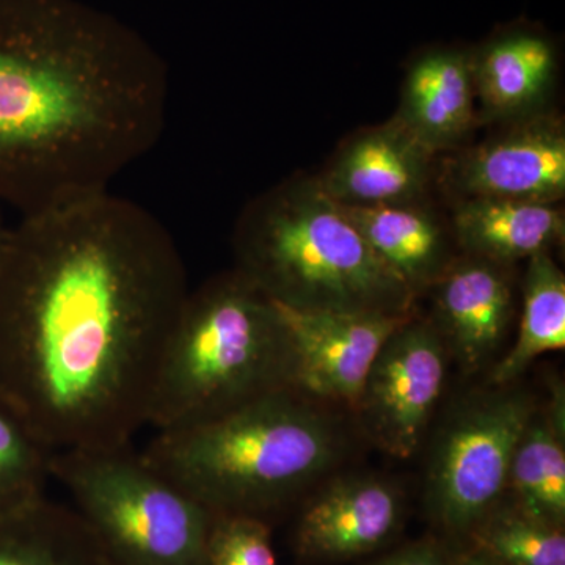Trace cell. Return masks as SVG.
<instances>
[{
	"label": "cell",
	"mask_w": 565,
	"mask_h": 565,
	"mask_svg": "<svg viewBox=\"0 0 565 565\" xmlns=\"http://www.w3.org/2000/svg\"><path fill=\"white\" fill-rule=\"evenodd\" d=\"M189 291L172 233L132 200L22 215L0 255V397L52 452L132 444Z\"/></svg>",
	"instance_id": "obj_1"
},
{
	"label": "cell",
	"mask_w": 565,
	"mask_h": 565,
	"mask_svg": "<svg viewBox=\"0 0 565 565\" xmlns=\"http://www.w3.org/2000/svg\"><path fill=\"white\" fill-rule=\"evenodd\" d=\"M170 74L85 0H0V202L21 215L109 192L167 125Z\"/></svg>",
	"instance_id": "obj_2"
},
{
	"label": "cell",
	"mask_w": 565,
	"mask_h": 565,
	"mask_svg": "<svg viewBox=\"0 0 565 565\" xmlns=\"http://www.w3.org/2000/svg\"><path fill=\"white\" fill-rule=\"evenodd\" d=\"M343 452V430L321 404L278 390L211 422L158 430L141 455L212 515L267 522Z\"/></svg>",
	"instance_id": "obj_3"
},
{
	"label": "cell",
	"mask_w": 565,
	"mask_h": 565,
	"mask_svg": "<svg viewBox=\"0 0 565 565\" xmlns=\"http://www.w3.org/2000/svg\"><path fill=\"white\" fill-rule=\"evenodd\" d=\"M233 252L237 273L294 310L415 313L418 296L316 177L297 174L252 200L234 226Z\"/></svg>",
	"instance_id": "obj_4"
},
{
	"label": "cell",
	"mask_w": 565,
	"mask_h": 565,
	"mask_svg": "<svg viewBox=\"0 0 565 565\" xmlns=\"http://www.w3.org/2000/svg\"><path fill=\"white\" fill-rule=\"evenodd\" d=\"M291 384L280 311L233 267L185 297L156 375L148 426L158 433L211 422Z\"/></svg>",
	"instance_id": "obj_5"
},
{
	"label": "cell",
	"mask_w": 565,
	"mask_h": 565,
	"mask_svg": "<svg viewBox=\"0 0 565 565\" xmlns=\"http://www.w3.org/2000/svg\"><path fill=\"white\" fill-rule=\"evenodd\" d=\"M51 476L114 565H206L214 515L132 444L52 452Z\"/></svg>",
	"instance_id": "obj_6"
},
{
	"label": "cell",
	"mask_w": 565,
	"mask_h": 565,
	"mask_svg": "<svg viewBox=\"0 0 565 565\" xmlns=\"http://www.w3.org/2000/svg\"><path fill=\"white\" fill-rule=\"evenodd\" d=\"M535 405L515 384L490 385L449 416L426 475L427 512L444 533L470 537L504 500L512 457Z\"/></svg>",
	"instance_id": "obj_7"
},
{
	"label": "cell",
	"mask_w": 565,
	"mask_h": 565,
	"mask_svg": "<svg viewBox=\"0 0 565 565\" xmlns=\"http://www.w3.org/2000/svg\"><path fill=\"white\" fill-rule=\"evenodd\" d=\"M449 360L427 318L412 315L390 334L352 411L371 444L396 459L416 455L444 396Z\"/></svg>",
	"instance_id": "obj_8"
},
{
	"label": "cell",
	"mask_w": 565,
	"mask_h": 565,
	"mask_svg": "<svg viewBox=\"0 0 565 565\" xmlns=\"http://www.w3.org/2000/svg\"><path fill=\"white\" fill-rule=\"evenodd\" d=\"M503 131L460 152L444 178L460 199L559 204L565 196V128L545 111L508 122Z\"/></svg>",
	"instance_id": "obj_9"
},
{
	"label": "cell",
	"mask_w": 565,
	"mask_h": 565,
	"mask_svg": "<svg viewBox=\"0 0 565 565\" xmlns=\"http://www.w3.org/2000/svg\"><path fill=\"white\" fill-rule=\"evenodd\" d=\"M275 305L291 344L294 392L351 411L390 334L415 315L302 311Z\"/></svg>",
	"instance_id": "obj_10"
},
{
	"label": "cell",
	"mask_w": 565,
	"mask_h": 565,
	"mask_svg": "<svg viewBox=\"0 0 565 565\" xmlns=\"http://www.w3.org/2000/svg\"><path fill=\"white\" fill-rule=\"evenodd\" d=\"M511 264L457 256L433 288L427 316L446 345L449 359L465 374H476L497 359L515 313Z\"/></svg>",
	"instance_id": "obj_11"
},
{
	"label": "cell",
	"mask_w": 565,
	"mask_h": 565,
	"mask_svg": "<svg viewBox=\"0 0 565 565\" xmlns=\"http://www.w3.org/2000/svg\"><path fill=\"white\" fill-rule=\"evenodd\" d=\"M403 520V493L393 482L341 476L305 503L294 544L303 559L316 563L353 559L388 544Z\"/></svg>",
	"instance_id": "obj_12"
},
{
	"label": "cell",
	"mask_w": 565,
	"mask_h": 565,
	"mask_svg": "<svg viewBox=\"0 0 565 565\" xmlns=\"http://www.w3.org/2000/svg\"><path fill=\"white\" fill-rule=\"evenodd\" d=\"M434 162V152L392 118L344 141L316 180L330 199L349 206L423 203Z\"/></svg>",
	"instance_id": "obj_13"
},
{
	"label": "cell",
	"mask_w": 565,
	"mask_h": 565,
	"mask_svg": "<svg viewBox=\"0 0 565 565\" xmlns=\"http://www.w3.org/2000/svg\"><path fill=\"white\" fill-rule=\"evenodd\" d=\"M471 65L482 118L511 122L541 111L555 84L559 47L544 29L515 22L471 47Z\"/></svg>",
	"instance_id": "obj_14"
},
{
	"label": "cell",
	"mask_w": 565,
	"mask_h": 565,
	"mask_svg": "<svg viewBox=\"0 0 565 565\" xmlns=\"http://www.w3.org/2000/svg\"><path fill=\"white\" fill-rule=\"evenodd\" d=\"M471 47L435 44L408 62L394 120L435 156L456 148L476 125Z\"/></svg>",
	"instance_id": "obj_15"
},
{
	"label": "cell",
	"mask_w": 565,
	"mask_h": 565,
	"mask_svg": "<svg viewBox=\"0 0 565 565\" xmlns=\"http://www.w3.org/2000/svg\"><path fill=\"white\" fill-rule=\"evenodd\" d=\"M338 204L370 247L418 297L429 291L456 262L451 230L448 232L423 203L394 206Z\"/></svg>",
	"instance_id": "obj_16"
},
{
	"label": "cell",
	"mask_w": 565,
	"mask_h": 565,
	"mask_svg": "<svg viewBox=\"0 0 565 565\" xmlns=\"http://www.w3.org/2000/svg\"><path fill=\"white\" fill-rule=\"evenodd\" d=\"M451 232L462 255L512 266L563 243L565 217L559 204L460 199Z\"/></svg>",
	"instance_id": "obj_17"
},
{
	"label": "cell",
	"mask_w": 565,
	"mask_h": 565,
	"mask_svg": "<svg viewBox=\"0 0 565 565\" xmlns=\"http://www.w3.org/2000/svg\"><path fill=\"white\" fill-rule=\"evenodd\" d=\"M512 503L552 525L565 522V397L556 385L548 403L535 405L516 444L509 471Z\"/></svg>",
	"instance_id": "obj_18"
},
{
	"label": "cell",
	"mask_w": 565,
	"mask_h": 565,
	"mask_svg": "<svg viewBox=\"0 0 565 565\" xmlns=\"http://www.w3.org/2000/svg\"><path fill=\"white\" fill-rule=\"evenodd\" d=\"M0 565H114L70 505L40 503L0 516Z\"/></svg>",
	"instance_id": "obj_19"
},
{
	"label": "cell",
	"mask_w": 565,
	"mask_h": 565,
	"mask_svg": "<svg viewBox=\"0 0 565 565\" xmlns=\"http://www.w3.org/2000/svg\"><path fill=\"white\" fill-rule=\"evenodd\" d=\"M523 308L512 348L490 367L489 385L515 384L546 352L565 348V277L552 252L526 259Z\"/></svg>",
	"instance_id": "obj_20"
},
{
	"label": "cell",
	"mask_w": 565,
	"mask_h": 565,
	"mask_svg": "<svg viewBox=\"0 0 565 565\" xmlns=\"http://www.w3.org/2000/svg\"><path fill=\"white\" fill-rule=\"evenodd\" d=\"M473 548L504 565H565L564 527L501 501L470 534Z\"/></svg>",
	"instance_id": "obj_21"
},
{
	"label": "cell",
	"mask_w": 565,
	"mask_h": 565,
	"mask_svg": "<svg viewBox=\"0 0 565 565\" xmlns=\"http://www.w3.org/2000/svg\"><path fill=\"white\" fill-rule=\"evenodd\" d=\"M52 451L0 397V516L17 514L46 498Z\"/></svg>",
	"instance_id": "obj_22"
},
{
	"label": "cell",
	"mask_w": 565,
	"mask_h": 565,
	"mask_svg": "<svg viewBox=\"0 0 565 565\" xmlns=\"http://www.w3.org/2000/svg\"><path fill=\"white\" fill-rule=\"evenodd\" d=\"M206 565H278L269 522L248 515L214 516Z\"/></svg>",
	"instance_id": "obj_23"
},
{
	"label": "cell",
	"mask_w": 565,
	"mask_h": 565,
	"mask_svg": "<svg viewBox=\"0 0 565 565\" xmlns=\"http://www.w3.org/2000/svg\"><path fill=\"white\" fill-rule=\"evenodd\" d=\"M367 565H449V557L437 542L422 541L397 548Z\"/></svg>",
	"instance_id": "obj_24"
},
{
	"label": "cell",
	"mask_w": 565,
	"mask_h": 565,
	"mask_svg": "<svg viewBox=\"0 0 565 565\" xmlns=\"http://www.w3.org/2000/svg\"><path fill=\"white\" fill-rule=\"evenodd\" d=\"M449 565H504L501 564L500 561L494 559V557L487 555V553L481 552L478 548H471L470 552L462 553L455 557V559H449Z\"/></svg>",
	"instance_id": "obj_25"
},
{
	"label": "cell",
	"mask_w": 565,
	"mask_h": 565,
	"mask_svg": "<svg viewBox=\"0 0 565 565\" xmlns=\"http://www.w3.org/2000/svg\"><path fill=\"white\" fill-rule=\"evenodd\" d=\"M7 234H9V228L2 223V218H0V255H2L3 244H6Z\"/></svg>",
	"instance_id": "obj_26"
}]
</instances>
